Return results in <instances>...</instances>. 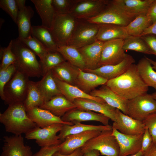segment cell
Segmentation results:
<instances>
[{"mask_svg":"<svg viewBox=\"0 0 156 156\" xmlns=\"http://www.w3.org/2000/svg\"><path fill=\"white\" fill-rule=\"evenodd\" d=\"M123 48L125 50H133L151 55L153 53L144 41L139 36H130L124 40Z\"/></svg>","mask_w":156,"mask_h":156,"instance_id":"38","label":"cell"},{"mask_svg":"<svg viewBox=\"0 0 156 156\" xmlns=\"http://www.w3.org/2000/svg\"><path fill=\"white\" fill-rule=\"evenodd\" d=\"M31 35L39 41L48 51H57L58 46L50 29L41 25H32Z\"/></svg>","mask_w":156,"mask_h":156,"instance_id":"33","label":"cell"},{"mask_svg":"<svg viewBox=\"0 0 156 156\" xmlns=\"http://www.w3.org/2000/svg\"><path fill=\"white\" fill-rule=\"evenodd\" d=\"M99 25L87 20L77 19L75 26L67 45L78 49L96 41Z\"/></svg>","mask_w":156,"mask_h":156,"instance_id":"6","label":"cell"},{"mask_svg":"<svg viewBox=\"0 0 156 156\" xmlns=\"http://www.w3.org/2000/svg\"><path fill=\"white\" fill-rule=\"evenodd\" d=\"M100 154V153L98 151L92 150L84 153L83 156H99Z\"/></svg>","mask_w":156,"mask_h":156,"instance_id":"53","label":"cell"},{"mask_svg":"<svg viewBox=\"0 0 156 156\" xmlns=\"http://www.w3.org/2000/svg\"><path fill=\"white\" fill-rule=\"evenodd\" d=\"M124 40L116 39L103 42L98 67L119 63L126 57L123 48Z\"/></svg>","mask_w":156,"mask_h":156,"instance_id":"11","label":"cell"},{"mask_svg":"<svg viewBox=\"0 0 156 156\" xmlns=\"http://www.w3.org/2000/svg\"><path fill=\"white\" fill-rule=\"evenodd\" d=\"M142 122L151 135L153 143L156 144V113L148 116Z\"/></svg>","mask_w":156,"mask_h":156,"instance_id":"45","label":"cell"},{"mask_svg":"<svg viewBox=\"0 0 156 156\" xmlns=\"http://www.w3.org/2000/svg\"><path fill=\"white\" fill-rule=\"evenodd\" d=\"M57 51L72 65L82 70L85 68L83 58L77 49L66 45L58 46Z\"/></svg>","mask_w":156,"mask_h":156,"instance_id":"34","label":"cell"},{"mask_svg":"<svg viewBox=\"0 0 156 156\" xmlns=\"http://www.w3.org/2000/svg\"><path fill=\"white\" fill-rule=\"evenodd\" d=\"M60 145L48 147H41L40 150L32 156H53L60 150Z\"/></svg>","mask_w":156,"mask_h":156,"instance_id":"46","label":"cell"},{"mask_svg":"<svg viewBox=\"0 0 156 156\" xmlns=\"http://www.w3.org/2000/svg\"><path fill=\"white\" fill-rule=\"evenodd\" d=\"M107 81L95 74L85 72L79 68L75 86L89 94L98 86L105 85Z\"/></svg>","mask_w":156,"mask_h":156,"instance_id":"26","label":"cell"},{"mask_svg":"<svg viewBox=\"0 0 156 156\" xmlns=\"http://www.w3.org/2000/svg\"><path fill=\"white\" fill-rule=\"evenodd\" d=\"M73 103L77 109L97 112L108 117L114 122L116 121V108L106 102H99L88 99L77 98L75 99Z\"/></svg>","mask_w":156,"mask_h":156,"instance_id":"19","label":"cell"},{"mask_svg":"<svg viewBox=\"0 0 156 156\" xmlns=\"http://www.w3.org/2000/svg\"><path fill=\"white\" fill-rule=\"evenodd\" d=\"M42 77L36 83L44 103L55 96L62 94L51 70Z\"/></svg>","mask_w":156,"mask_h":156,"instance_id":"27","label":"cell"},{"mask_svg":"<svg viewBox=\"0 0 156 156\" xmlns=\"http://www.w3.org/2000/svg\"><path fill=\"white\" fill-rule=\"evenodd\" d=\"M137 66L139 73L146 84L156 90V72L146 56L139 60Z\"/></svg>","mask_w":156,"mask_h":156,"instance_id":"35","label":"cell"},{"mask_svg":"<svg viewBox=\"0 0 156 156\" xmlns=\"http://www.w3.org/2000/svg\"><path fill=\"white\" fill-rule=\"evenodd\" d=\"M127 115L142 122L156 113V101L147 93L128 101Z\"/></svg>","mask_w":156,"mask_h":156,"instance_id":"8","label":"cell"},{"mask_svg":"<svg viewBox=\"0 0 156 156\" xmlns=\"http://www.w3.org/2000/svg\"><path fill=\"white\" fill-rule=\"evenodd\" d=\"M19 10L25 7L26 5L25 0H16Z\"/></svg>","mask_w":156,"mask_h":156,"instance_id":"54","label":"cell"},{"mask_svg":"<svg viewBox=\"0 0 156 156\" xmlns=\"http://www.w3.org/2000/svg\"><path fill=\"white\" fill-rule=\"evenodd\" d=\"M18 39L39 57L40 62L43 60L49 51L39 41L31 36L26 38Z\"/></svg>","mask_w":156,"mask_h":156,"instance_id":"40","label":"cell"},{"mask_svg":"<svg viewBox=\"0 0 156 156\" xmlns=\"http://www.w3.org/2000/svg\"><path fill=\"white\" fill-rule=\"evenodd\" d=\"M41 21V25L50 29L55 14L52 0H31Z\"/></svg>","mask_w":156,"mask_h":156,"instance_id":"32","label":"cell"},{"mask_svg":"<svg viewBox=\"0 0 156 156\" xmlns=\"http://www.w3.org/2000/svg\"><path fill=\"white\" fill-rule=\"evenodd\" d=\"M146 15L153 23L156 21V0L152 2Z\"/></svg>","mask_w":156,"mask_h":156,"instance_id":"49","label":"cell"},{"mask_svg":"<svg viewBox=\"0 0 156 156\" xmlns=\"http://www.w3.org/2000/svg\"><path fill=\"white\" fill-rule=\"evenodd\" d=\"M29 118L39 127L44 128L56 124L72 125L71 122L63 121L61 117L56 116L49 111L36 107L27 111Z\"/></svg>","mask_w":156,"mask_h":156,"instance_id":"21","label":"cell"},{"mask_svg":"<svg viewBox=\"0 0 156 156\" xmlns=\"http://www.w3.org/2000/svg\"><path fill=\"white\" fill-rule=\"evenodd\" d=\"M76 20L70 13L55 14L50 29L58 47L67 44Z\"/></svg>","mask_w":156,"mask_h":156,"instance_id":"7","label":"cell"},{"mask_svg":"<svg viewBox=\"0 0 156 156\" xmlns=\"http://www.w3.org/2000/svg\"><path fill=\"white\" fill-rule=\"evenodd\" d=\"M103 42L96 41L78 49L83 58L85 68L93 69L98 68Z\"/></svg>","mask_w":156,"mask_h":156,"instance_id":"23","label":"cell"},{"mask_svg":"<svg viewBox=\"0 0 156 156\" xmlns=\"http://www.w3.org/2000/svg\"><path fill=\"white\" fill-rule=\"evenodd\" d=\"M0 7L16 24L19 9L16 0H0Z\"/></svg>","mask_w":156,"mask_h":156,"instance_id":"43","label":"cell"},{"mask_svg":"<svg viewBox=\"0 0 156 156\" xmlns=\"http://www.w3.org/2000/svg\"><path fill=\"white\" fill-rule=\"evenodd\" d=\"M112 135L118 143L119 156H127L134 154L141 149L143 134L130 135L122 134L112 128Z\"/></svg>","mask_w":156,"mask_h":156,"instance_id":"14","label":"cell"},{"mask_svg":"<svg viewBox=\"0 0 156 156\" xmlns=\"http://www.w3.org/2000/svg\"><path fill=\"white\" fill-rule=\"evenodd\" d=\"M109 1L108 0H77L69 13L76 19L88 20L102 12Z\"/></svg>","mask_w":156,"mask_h":156,"instance_id":"9","label":"cell"},{"mask_svg":"<svg viewBox=\"0 0 156 156\" xmlns=\"http://www.w3.org/2000/svg\"><path fill=\"white\" fill-rule=\"evenodd\" d=\"M105 85L127 100L146 94L148 90L139 73L137 65L134 64L120 76L108 80Z\"/></svg>","mask_w":156,"mask_h":156,"instance_id":"1","label":"cell"},{"mask_svg":"<svg viewBox=\"0 0 156 156\" xmlns=\"http://www.w3.org/2000/svg\"><path fill=\"white\" fill-rule=\"evenodd\" d=\"M152 23L146 14L136 16L125 27L129 36L140 37Z\"/></svg>","mask_w":156,"mask_h":156,"instance_id":"37","label":"cell"},{"mask_svg":"<svg viewBox=\"0 0 156 156\" xmlns=\"http://www.w3.org/2000/svg\"><path fill=\"white\" fill-rule=\"evenodd\" d=\"M17 70V68L14 64L5 68L0 69V96L3 101L4 87L12 78Z\"/></svg>","mask_w":156,"mask_h":156,"instance_id":"42","label":"cell"},{"mask_svg":"<svg viewBox=\"0 0 156 156\" xmlns=\"http://www.w3.org/2000/svg\"><path fill=\"white\" fill-rule=\"evenodd\" d=\"M54 78L62 94L72 102L77 98L88 99L99 102H105L103 99L99 97L92 96L89 94L84 92L75 86L70 84Z\"/></svg>","mask_w":156,"mask_h":156,"instance_id":"29","label":"cell"},{"mask_svg":"<svg viewBox=\"0 0 156 156\" xmlns=\"http://www.w3.org/2000/svg\"><path fill=\"white\" fill-rule=\"evenodd\" d=\"M12 49L16 56L14 64L17 70L29 77L42 76L41 64L36 55L18 38L13 40Z\"/></svg>","mask_w":156,"mask_h":156,"instance_id":"3","label":"cell"},{"mask_svg":"<svg viewBox=\"0 0 156 156\" xmlns=\"http://www.w3.org/2000/svg\"><path fill=\"white\" fill-rule=\"evenodd\" d=\"M135 62L132 56L127 54L125 58L117 64L105 65L93 69H85L83 70L95 74L109 80L122 74Z\"/></svg>","mask_w":156,"mask_h":156,"instance_id":"16","label":"cell"},{"mask_svg":"<svg viewBox=\"0 0 156 156\" xmlns=\"http://www.w3.org/2000/svg\"><path fill=\"white\" fill-rule=\"evenodd\" d=\"M154 0H112V5L125 13L135 17L146 14Z\"/></svg>","mask_w":156,"mask_h":156,"instance_id":"18","label":"cell"},{"mask_svg":"<svg viewBox=\"0 0 156 156\" xmlns=\"http://www.w3.org/2000/svg\"><path fill=\"white\" fill-rule=\"evenodd\" d=\"M92 96L99 97L110 106L118 109L125 114H127V100L117 94L105 84L98 89H95L89 94Z\"/></svg>","mask_w":156,"mask_h":156,"instance_id":"20","label":"cell"},{"mask_svg":"<svg viewBox=\"0 0 156 156\" xmlns=\"http://www.w3.org/2000/svg\"><path fill=\"white\" fill-rule=\"evenodd\" d=\"M13 40H11L8 46L5 48L1 47L0 58L1 63L0 69L5 68L15 63L16 56L12 49Z\"/></svg>","mask_w":156,"mask_h":156,"instance_id":"41","label":"cell"},{"mask_svg":"<svg viewBox=\"0 0 156 156\" xmlns=\"http://www.w3.org/2000/svg\"><path fill=\"white\" fill-rule=\"evenodd\" d=\"M146 58L150 62L151 65H153L152 67L154 69L156 70V61H155L146 56Z\"/></svg>","mask_w":156,"mask_h":156,"instance_id":"55","label":"cell"},{"mask_svg":"<svg viewBox=\"0 0 156 156\" xmlns=\"http://www.w3.org/2000/svg\"><path fill=\"white\" fill-rule=\"evenodd\" d=\"M83 153L80 148L77 149L73 153L69 155H63L58 151L55 153L53 156H83Z\"/></svg>","mask_w":156,"mask_h":156,"instance_id":"51","label":"cell"},{"mask_svg":"<svg viewBox=\"0 0 156 156\" xmlns=\"http://www.w3.org/2000/svg\"><path fill=\"white\" fill-rule=\"evenodd\" d=\"M34 14L32 8L29 6L19 10L16 24L18 28V38H26L31 36V20Z\"/></svg>","mask_w":156,"mask_h":156,"instance_id":"31","label":"cell"},{"mask_svg":"<svg viewBox=\"0 0 156 156\" xmlns=\"http://www.w3.org/2000/svg\"><path fill=\"white\" fill-rule=\"evenodd\" d=\"M142 156H156V144L153 142L149 148Z\"/></svg>","mask_w":156,"mask_h":156,"instance_id":"52","label":"cell"},{"mask_svg":"<svg viewBox=\"0 0 156 156\" xmlns=\"http://www.w3.org/2000/svg\"><path fill=\"white\" fill-rule=\"evenodd\" d=\"M112 130L103 131L89 140L81 148L83 153L96 150L103 155L119 156V144L115 137L112 135Z\"/></svg>","mask_w":156,"mask_h":156,"instance_id":"5","label":"cell"},{"mask_svg":"<svg viewBox=\"0 0 156 156\" xmlns=\"http://www.w3.org/2000/svg\"><path fill=\"white\" fill-rule=\"evenodd\" d=\"M1 156H32L31 147L24 144L21 135L5 136Z\"/></svg>","mask_w":156,"mask_h":156,"instance_id":"15","label":"cell"},{"mask_svg":"<svg viewBox=\"0 0 156 156\" xmlns=\"http://www.w3.org/2000/svg\"><path fill=\"white\" fill-rule=\"evenodd\" d=\"M0 122L6 132L14 135L26 134L38 127L28 116L23 103L9 105L3 113H0Z\"/></svg>","mask_w":156,"mask_h":156,"instance_id":"2","label":"cell"},{"mask_svg":"<svg viewBox=\"0 0 156 156\" xmlns=\"http://www.w3.org/2000/svg\"><path fill=\"white\" fill-rule=\"evenodd\" d=\"M113 130L110 125H86L80 122H77L72 125L63 124L60 133L58 135L60 139L63 142L67 136L75 134L90 130H97L101 131Z\"/></svg>","mask_w":156,"mask_h":156,"instance_id":"28","label":"cell"},{"mask_svg":"<svg viewBox=\"0 0 156 156\" xmlns=\"http://www.w3.org/2000/svg\"><path fill=\"white\" fill-rule=\"evenodd\" d=\"M44 103L36 82L29 81L26 96L23 103L26 111L34 107H39Z\"/></svg>","mask_w":156,"mask_h":156,"instance_id":"36","label":"cell"},{"mask_svg":"<svg viewBox=\"0 0 156 156\" xmlns=\"http://www.w3.org/2000/svg\"><path fill=\"white\" fill-rule=\"evenodd\" d=\"M77 0H52V3L56 14L69 13Z\"/></svg>","mask_w":156,"mask_h":156,"instance_id":"44","label":"cell"},{"mask_svg":"<svg viewBox=\"0 0 156 156\" xmlns=\"http://www.w3.org/2000/svg\"><path fill=\"white\" fill-rule=\"evenodd\" d=\"M39 107L47 110L60 117L68 112L76 108L74 103L68 100L62 94L52 97Z\"/></svg>","mask_w":156,"mask_h":156,"instance_id":"24","label":"cell"},{"mask_svg":"<svg viewBox=\"0 0 156 156\" xmlns=\"http://www.w3.org/2000/svg\"><path fill=\"white\" fill-rule=\"evenodd\" d=\"M63 125L58 123L42 128L38 127L26 134L25 138L35 140L41 147L59 145L62 142L57 133L61 130Z\"/></svg>","mask_w":156,"mask_h":156,"instance_id":"10","label":"cell"},{"mask_svg":"<svg viewBox=\"0 0 156 156\" xmlns=\"http://www.w3.org/2000/svg\"><path fill=\"white\" fill-rule=\"evenodd\" d=\"M66 122H80L82 121H95L99 122L105 125H109L110 119L100 114L92 111L83 110L75 108L66 113L61 118Z\"/></svg>","mask_w":156,"mask_h":156,"instance_id":"22","label":"cell"},{"mask_svg":"<svg viewBox=\"0 0 156 156\" xmlns=\"http://www.w3.org/2000/svg\"><path fill=\"white\" fill-rule=\"evenodd\" d=\"M66 61L62 55L57 51H49L43 60L40 62L42 76L49 71Z\"/></svg>","mask_w":156,"mask_h":156,"instance_id":"39","label":"cell"},{"mask_svg":"<svg viewBox=\"0 0 156 156\" xmlns=\"http://www.w3.org/2000/svg\"><path fill=\"white\" fill-rule=\"evenodd\" d=\"M136 17L127 14L109 3L105 10L98 15L87 20L93 23L112 24L127 26Z\"/></svg>","mask_w":156,"mask_h":156,"instance_id":"12","label":"cell"},{"mask_svg":"<svg viewBox=\"0 0 156 156\" xmlns=\"http://www.w3.org/2000/svg\"><path fill=\"white\" fill-rule=\"evenodd\" d=\"M144 153L142 151L140 150L137 153L132 155H129L127 156H142Z\"/></svg>","mask_w":156,"mask_h":156,"instance_id":"56","label":"cell"},{"mask_svg":"<svg viewBox=\"0 0 156 156\" xmlns=\"http://www.w3.org/2000/svg\"><path fill=\"white\" fill-rule=\"evenodd\" d=\"M54 77L59 80L75 86L79 68L65 61L51 70Z\"/></svg>","mask_w":156,"mask_h":156,"instance_id":"30","label":"cell"},{"mask_svg":"<svg viewBox=\"0 0 156 156\" xmlns=\"http://www.w3.org/2000/svg\"><path fill=\"white\" fill-rule=\"evenodd\" d=\"M148 34H152L156 36V21L146 29L140 37Z\"/></svg>","mask_w":156,"mask_h":156,"instance_id":"50","label":"cell"},{"mask_svg":"<svg viewBox=\"0 0 156 156\" xmlns=\"http://www.w3.org/2000/svg\"><path fill=\"white\" fill-rule=\"evenodd\" d=\"M97 130L88 131L67 136L60 144V152L68 155L82 147L89 140L97 136L101 132Z\"/></svg>","mask_w":156,"mask_h":156,"instance_id":"17","label":"cell"},{"mask_svg":"<svg viewBox=\"0 0 156 156\" xmlns=\"http://www.w3.org/2000/svg\"><path fill=\"white\" fill-rule=\"evenodd\" d=\"M153 142L152 137L148 129L146 127L145 131L143 135L141 150L144 153L149 148Z\"/></svg>","mask_w":156,"mask_h":156,"instance_id":"48","label":"cell"},{"mask_svg":"<svg viewBox=\"0 0 156 156\" xmlns=\"http://www.w3.org/2000/svg\"><path fill=\"white\" fill-rule=\"evenodd\" d=\"M151 95L154 99L156 101V92L152 93Z\"/></svg>","mask_w":156,"mask_h":156,"instance_id":"57","label":"cell"},{"mask_svg":"<svg viewBox=\"0 0 156 156\" xmlns=\"http://www.w3.org/2000/svg\"><path fill=\"white\" fill-rule=\"evenodd\" d=\"M140 37L146 43L153 54L156 56V36L148 34Z\"/></svg>","mask_w":156,"mask_h":156,"instance_id":"47","label":"cell"},{"mask_svg":"<svg viewBox=\"0 0 156 156\" xmlns=\"http://www.w3.org/2000/svg\"><path fill=\"white\" fill-rule=\"evenodd\" d=\"M96 41L104 42L110 40L129 37L125 27L112 24H101Z\"/></svg>","mask_w":156,"mask_h":156,"instance_id":"25","label":"cell"},{"mask_svg":"<svg viewBox=\"0 0 156 156\" xmlns=\"http://www.w3.org/2000/svg\"><path fill=\"white\" fill-rule=\"evenodd\" d=\"M29 77L17 70L11 79L5 85L3 101L6 105L23 103L27 94Z\"/></svg>","mask_w":156,"mask_h":156,"instance_id":"4","label":"cell"},{"mask_svg":"<svg viewBox=\"0 0 156 156\" xmlns=\"http://www.w3.org/2000/svg\"><path fill=\"white\" fill-rule=\"evenodd\" d=\"M116 121L112 127L121 133L134 135L143 134L146 127L142 122L135 119L116 109Z\"/></svg>","mask_w":156,"mask_h":156,"instance_id":"13","label":"cell"}]
</instances>
